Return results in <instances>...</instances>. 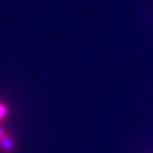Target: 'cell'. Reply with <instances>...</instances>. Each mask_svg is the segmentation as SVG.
Masks as SVG:
<instances>
[{"label":"cell","instance_id":"obj_1","mask_svg":"<svg viewBox=\"0 0 153 153\" xmlns=\"http://www.w3.org/2000/svg\"><path fill=\"white\" fill-rule=\"evenodd\" d=\"M16 148L15 137L4 125H0V152L13 153Z\"/></svg>","mask_w":153,"mask_h":153},{"label":"cell","instance_id":"obj_2","mask_svg":"<svg viewBox=\"0 0 153 153\" xmlns=\"http://www.w3.org/2000/svg\"><path fill=\"white\" fill-rule=\"evenodd\" d=\"M9 112H10V109L8 104L0 100V125H4L5 120L9 116Z\"/></svg>","mask_w":153,"mask_h":153}]
</instances>
